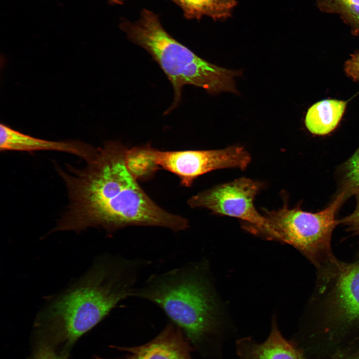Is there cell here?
Here are the masks:
<instances>
[{"label": "cell", "instance_id": "cell-1", "mask_svg": "<svg viewBox=\"0 0 359 359\" xmlns=\"http://www.w3.org/2000/svg\"><path fill=\"white\" fill-rule=\"evenodd\" d=\"M127 149L119 141H107L97 148L84 168H57L69 204L52 232L98 228L111 236L130 226L162 227L175 232L188 228L187 219L165 210L143 189L127 166Z\"/></svg>", "mask_w": 359, "mask_h": 359}, {"label": "cell", "instance_id": "cell-2", "mask_svg": "<svg viewBox=\"0 0 359 359\" xmlns=\"http://www.w3.org/2000/svg\"><path fill=\"white\" fill-rule=\"evenodd\" d=\"M151 263L116 254L98 256L83 276L49 299L40 310L35 324L41 338L61 346L60 353L67 359L79 338L119 303L132 297L140 274Z\"/></svg>", "mask_w": 359, "mask_h": 359}, {"label": "cell", "instance_id": "cell-3", "mask_svg": "<svg viewBox=\"0 0 359 359\" xmlns=\"http://www.w3.org/2000/svg\"><path fill=\"white\" fill-rule=\"evenodd\" d=\"M202 263L188 262L152 274L134 289L132 297L161 308L183 332L193 348L220 357L224 336Z\"/></svg>", "mask_w": 359, "mask_h": 359}, {"label": "cell", "instance_id": "cell-4", "mask_svg": "<svg viewBox=\"0 0 359 359\" xmlns=\"http://www.w3.org/2000/svg\"><path fill=\"white\" fill-rule=\"evenodd\" d=\"M310 303L308 322L298 336L311 356L328 359L359 338V257L351 262L337 259L318 271Z\"/></svg>", "mask_w": 359, "mask_h": 359}, {"label": "cell", "instance_id": "cell-5", "mask_svg": "<svg viewBox=\"0 0 359 359\" xmlns=\"http://www.w3.org/2000/svg\"><path fill=\"white\" fill-rule=\"evenodd\" d=\"M120 28L132 42L151 55L172 84L174 100L165 115L177 108L186 85L202 88L210 94H239L234 78L242 75L241 70L219 67L200 58L167 32L153 11L144 9L139 21H124Z\"/></svg>", "mask_w": 359, "mask_h": 359}, {"label": "cell", "instance_id": "cell-6", "mask_svg": "<svg viewBox=\"0 0 359 359\" xmlns=\"http://www.w3.org/2000/svg\"><path fill=\"white\" fill-rule=\"evenodd\" d=\"M348 196L343 190L328 207L316 213L303 211L299 206L290 209L285 204L278 210H264L263 215L278 241L298 250L319 271L338 259L332 249V236L340 224L336 214Z\"/></svg>", "mask_w": 359, "mask_h": 359}, {"label": "cell", "instance_id": "cell-7", "mask_svg": "<svg viewBox=\"0 0 359 359\" xmlns=\"http://www.w3.org/2000/svg\"><path fill=\"white\" fill-rule=\"evenodd\" d=\"M262 188L260 182L241 178L201 191L191 196L187 204L191 208H205L214 214L239 218L251 232L278 240L267 218L254 205L255 197Z\"/></svg>", "mask_w": 359, "mask_h": 359}, {"label": "cell", "instance_id": "cell-8", "mask_svg": "<svg viewBox=\"0 0 359 359\" xmlns=\"http://www.w3.org/2000/svg\"><path fill=\"white\" fill-rule=\"evenodd\" d=\"M146 148L159 169L176 175L185 187L191 186L196 178L208 172L230 168L244 170L251 161L245 149L235 146L212 150L162 151L149 145H146Z\"/></svg>", "mask_w": 359, "mask_h": 359}, {"label": "cell", "instance_id": "cell-9", "mask_svg": "<svg viewBox=\"0 0 359 359\" xmlns=\"http://www.w3.org/2000/svg\"><path fill=\"white\" fill-rule=\"evenodd\" d=\"M112 348L124 352V356L115 359L95 357L94 359H192L191 353L194 349L182 330L172 322L145 344Z\"/></svg>", "mask_w": 359, "mask_h": 359}, {"label": "cell", "instance_id": "cell-10", "mask_svg": "<svg viewBox=\"0 0 359 359\" xmlns=\"http://www.w3.org/2000/svg\"><path fill=\"white\" fill-rule=\"evenodd\" d=\"M0 135L1 152H61L77 156L88 162L94 156L97 149V148L78 141H54L35 138L3 124H0Z\"/></svg>", "mask_w": 359, "mask_h": 359}, {"label": "cell", "instance_id": "cell-11", "mask_svg": "<svg viewBox=\"0 0 359 359\" xmlns=\"http://www.w3.org/2000/svg\"><path fill=\"white\" fill-rule=\"evenodd\" d=\"M235 348L238 359H306L294 343L283 336L275 318L264 341L258 342L251 337H243L236 341Z\"/></svg>", "mask_w": 359, "mask_h": 359}, {"label": "cell", "instance_id": "cell-12", "mask_svg": "<svg viewBox=\"0 0 359 359\" xmlns=\"http://www.w3.org/2000/svg\"><path fill=\"white\" fill-rule=\"evenodd\" d=\"M347 102L336 99L319 101L307 111L305 124L313 134L323 136L334 131L340 123L345 111Z\"/></svg>", "mask_w": 359, "mask_h": 359}, {"label": "cell", "instance_id": "cell-13", "mask_svg": "<svg viewBox=\"0 0 359 359\" xmlns=\"http://www.w3.org/2000/svg\"><path fill=\"white\" fill-rule=\"evenodd\" d=\"M180 6L187 19L206 15L214 20L226 18L237 4L236 0H171Z\"/></svg>", "mask_w": 359, "mask_h": 359}, {"label": "cell", "instance_id": "cell-14", "mask_svg": "<svg viewBox=\"0 0 359 359\" xmlns=\"http://www.w3.org/2000/svg\"><path fill=\"white\" fill-rule=\"evenodd\" d=\"M126 163L130 172L138 180L151 178L159 169L148 155L145 145L128 148Z\"/></svg>", "mask_w": 359, "mask_h": 359}, {"label": "cell", "instance_id": "cell-15", "mask_svg": "<svg viewBox=\"0 0 359 359\" xmlns=\"http://www.w3.org/2000/svg\"><path fill=\"white\" fill-rule=\"evenodd\" d=\"M324 8L341 14L359 35V0H322Z\"/></svg>", "mask_w": 359, "mask_h": 359}, {"label": "cell", "instance_id": "cell-16", "mask_svg": "<svg viewBox=\"0 0 359 359\" xmlns=\"http://www.w3.org/2000/svg\"><path fill=\"white\" fill-rule=\"evenodd\" d=\"M343 190L348 195L359 193V148L343 167Z\"/></svg>", "mask_w": 359, "mask_h": 359}, {"label": "cell", "instance_id": "cell-17", "mask_svg": "<svg viewBox=\"0 0 359 359\" xmlns=\"http://www.w3.org/2000/svg\"><path fill=\"white\" fill-rule=\"evenodd\" d=\"M32 359H66L49 340L41 338Z\"/></svg>", "mask_w": 359, "mask_h": 359}, {"label": "cell", "instance_id": "cell-18", "mask_svg": "<svg viewBox=\"0 0 359 359\" xmlns=\"http://www.w3.org/2000/svg\"><path fill=\"white\" fill-rule=\"evenodd\" d=\"M329 359H359V338L337 350Z\"/></svg>", "mask_w": 359, "mask_h": 359}, {"label": "cell", "instance_id": "cell-19", "mask_svg": "<svg viewBox=\"0 0 359 359\" xmlns=\"http://www.w3.org/2000/svg\"><path fill=\"white\" fill-rule=\"evenodd\" d=\"M357 195V203L355 211L351 214L340 220V222L346 226L347 231L356 235H359V193Z\"/></svg>", "mask_w": 359, "mask_h": 359}, {"label": "cell", "instance_id": "cell-20", "mask_svg": "<svg viewBox=\"0 0 359 359\" xmlns=\"http://www.w3.org/2000/svg\"><path fill=\"white\" fill-rule=\"evenodd\" d=\"M345 71L354 81H359V52L352 55L345 62Z\"/></svg>", "mask_w": 359, "mask_h": 359}, {"label": "cell", "instance_id": "cell-21", "mask_svg": "<svg viewBox=\"0 0 359 359\" xmlns=\"http://www.w3.org/2000/svg\"><path fill=\"white\" fill-rule=\"evenodd\" d=\"M110 3L122 4L124 2V0H108Z\"/></svg>", "mask_w": 359, "mask_h": 359}]
</instances>
